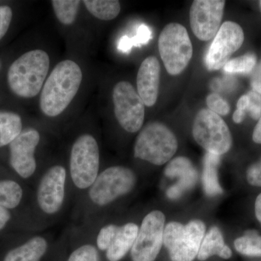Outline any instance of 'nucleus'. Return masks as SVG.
I'll return each mask as SVG.
<instances>
[{"label": "nucleus", "instance_id": "30", "mask_svg": "<svg viewBox=\"0 0 261 261\" xmlns=\"http://www.w3.org/2000/svg\"><path fill=\"white\" fill-rule=\"evenodd\" d=\"M246 95L248 98L247 112L252 119L259 120L261 117V94L251 90Z\"/></svg>", "mask_w": 261, "mask_h": 261}, {"label": "nucleus", "instance_id": "14", "mask_svg": "<svg viewBox=\"0 0 261 261\" xmlns=\"http://www.w3.org/2000/svg\"><path fill=\"white\" fill-rule=\"evenodd\" d=\"M66 171L63 166L49 168L44 175L37 192L39 207L47 214H54L60 211L65 197Z\"/></svg>", "mask_w": 261, "mask_h": 261}, {"label": "nucleus", "instance_id": "35", "mask_svg": "<svg viewBox=\"0 0 261 261\" xmlns=\"http://www.w3.org/2000/svg\"><path fill=\"white\" fill-rule=\"evenodd\" d=\"M252 71L253 72L250 81L252 90L261 94V61Z\"/></svg>", "mask_w": 261, "mask_h": 261}, {"label": "nucleus", "instance_id": "25", "mask_svg": "<svg viewBox=\"0 0 261 261\" xmlns=\"http://www.w3.org/2000/svg\"><path fill=\"white\" fill-rule=\"evenodd\" d=\"M235 250L247 257H261V236L255 233L249 232L236 239L234 241Z\"/></svg>", "mask_w": 261, "mask_h": 261}, {"label": "nucleus", "instance_id": "17", "mask_svg": "<svg viewBox=\"0 0 261 261\" xmlns=\"http://www.w3.org/2000/svg\"><path fill=\"white\" fill-rule=\"evenodd\" d=\"M138 231V226L133 223H128L123 226H118L112 243L106 250L108 260H121L133 247Z\"/></svg>", "mask_w": 261, "mask_h": 261}, {"label": "nucleus", "instance_id": "6", "mask_svg": "<svg viewBox=\"0 0 261 261\" xmlns=\"http://www.w3.org/2000/svg\"><path fill=\"white\" fill-rule=\"evenodd\" d=\"M192 135L199 145L209 153L221 156L232 146V137L224 120L207 108L196 115Z\"/></svg>", "mask_w": 261, "mask_h": 261}, {"label": "nucleus", "instance_id": "20", "mask_svg": "<svg viewBox=\"0 0 261 261\" xmlns=\"http://www.w3.org/2000/svg\"><path fill=\"white\" fill-rule=\"evenodd\" d=\"M220 156L207 152L203 161L202 186L206 195L213 197L223 193L218 176V168L220 165Z\"/></svg>", "mask_w": 261, "mask_h": 261}, {"label": "nucleus", "instance_id": "18", "mask_svg": "<svg viewBox=\"0 0 261 261\" xmlns=\"http://www.w3.org/2000/svg\"><path fill=\"white\" fill-rule=\"evenodd\" d=\"M213 255L228 259L232 255L230 247L225 244L224 237L219 228L213 226L205 233L197 254V259L205 261Z\"/></svg>", "mask_w": 261, "mask_h": 261}, {"label": "nucleus", "instance_id": "9", "mask_svg": "<svg viewBox=\"0 0 261 261\" xmlns=\"http://www.w3.org/2000/svg\"><path fill=\"white\" fill-rule=\"evenodd\" d=\"M113 99L115 116L122 128L130 133L140 130L145 120V104L132 84L128 82L116 84Z\"/></svg>", "mask_w": 261, "mask_h": 261}, {"label": "nucleus", "instance_id": "28", "mask_svg": "<svg viewBox=\"0 0 261 261\" xmlns=\"http://www.w3.org/2000/svg\"><path fill=\"white\" fill-rule=\"evenodd\" d=\"M68 261H99V252L93 245H83L72 252Z\"/></svg>", "mask_w": 261, "mask_h": 261}, {"label": "nucleus", "instance_id": "34", "mask_svg": "<svg viewBox=\"0 0 261 261\" xmlns=\"http://www.w3.org/2000/svg\"><path fill=\"white\" fill-rule=\"evenodd\" d=\"M247 106H248V98L246 94H245L239 99L237 110L233 113V121L234 123H241L244 121L247 112Z\"/></svg>", "mask_w": 261, "mask_h": 261}, {"label": "nucleus", "instance_id": "27", "mask_svg": "<svg viewBox=\"0 0 261 261\" xmlns=\"http://www.w3.org/2000/svg\"><path fill=\"white\" fill-rule=\"evenodd\" d=\"M207 109L219 116H226L230 112V106L227 101L216 93L209 94L206 99Z\"/></svg>", "mask_w": 261, "mask_h": 261}, {"label": "nucleus", "instance_id": "2", "mask_svg": "<svg viewBox=\"0 0 261 261\" xmlns=\"http://www.w3.org/2000/svg\"><path fill=\"white\" fill-rule=\"evenodd\" d=\"M49 57L42 49L24 53L10 65L8 82L12 92L23 98L36 97L42 90L49 69Z\"/></svg>", "mask_w": 261, "mask_h": 261}, {"label": "nucleus", "instance_id": "23", "mask_svg": "<svg viewBox=\"0 0 261 261\" xmlns=\"http://www.w3.org/2000/svg\"><path fill=\"white\" fill-rule=\"evenodd\" d=\"M23 197V190L13 180L0 181V206L13 209L18 206Z\"/></svg>", "mask_w": 261, "mask_h": 261}, {"label": "nucleus", "instance_id": "26", "mask_svg": "<svg viewBox=\"0 0 261 261\" xmlns=\"http://www.w3.org/2000/svg\"><path fill=\"white\" fill-rule=\"evenodd\" d=\"M257 58L252 53H247L238 58L229 60L224 66L225 72L228 73L247 74L251 73L256 65Z\"/></svg>", "mask_w": 261, "mask_h": 261}, {"label": "nucleus", "instance_id": "40", "mask_svg": "<svg viewBox=\"0 0 261 261\" xmlns=\"http://www.w3.org/2000/svg\"><path fill=\"white\" fill-rule=\"evenodd\" d=\"M260 3V9H261V1L259 2Z\"/></svg>", "mask_w": 261, "mask_h": 261}, {"label": "nucleus", "instance_id": "11", "mask_svg": "<svg viewBox=\"0 0 261 261\" xmlns=\"http://www.w3.org/2000/svg\"><path fill=\"white\" fill-rule=\"evenodd\" d=\"M245 34L242 27L233 21L224 22L214 37L205 57L209 70L224 68L235 51L243 45Z\"/></svg>", "mask_w": 261, "mask_h": 261}, {"label": "nucleus", "instance_id": "10", "mask_svg": "<svg viewBox=\"0 0 261 261\" xmlns=\"http://www.w3.org/2000/svg\"><path fill=\"white\" fill-rule=\"evenodd\" d=\"M165 222L161 211H152L145 216L130 249L132 261L155 260L163 243Z\"/></svg>", "mask_w": 261, "mask_h": 261}, {"label": "nucleus", "instance_id": "31", "mask_svg": "<svg viewBox=\"0 0 261 261\" xmlns=\"http://www.w3.org/2000/svg\"><path fill=\"white\" fill-rule=\"evenodd\" d=\"M246 178L249 185L261 187V158L247 168Z\"/></svg>", "mask_w": 261, "mask_h": 261}, {"label": "nucleus", "instance_id": "15", "mask_svg": "<svg viewBox=\"0 0 261 261\" xmlns=\"http://www.w3.org/2000/svg\"><path fill=\"white\" fill-rule=\"evenodd\" d=\"M168 178H177L178 181L168 189L166 195L171 200H176L185 192L195 186L198 173L191 161L185 157H177L170 161L164 171Z\"/></svg>", "mask_w": 261, "mask_h": 261}, {"label": "nucleus", "instance_id": "24", "mask_svg": "<svg viewBox=\"0 0 261 261\" xmlns=\"http://www.w3.org/2000/svg\"><path fill=\"white\" fill-rule=\"evenodd\" d=\"M81 2L79 0H53V9L57 18L64 25H70L75 21Z\"/></svg>", "mask_w": 261, "mask_h": 261}, {"label": "nucleus", "instance_id": "21", "mask_svg": "<svg viewBox=\"0 0 261 261\" xmlns=\"http://www.w3.org/2000/svg\"><path fill=\"white\" fill-rule=\"evenodd\" d=\"M22 132V120L17 113L0 111V147L10 145Z\"/></svg>", "mask_w": 261, "mask_h": 261}, {"label": "nucleus", "instance_id": "19", "mask_svg": "<svg viewBox=\"0 0 261 261\" xmlns=\"http://www.w3.org/2000/svg\"><path fill=\"white\" fill-rule=\"evenodd\" d=\"M47 250V241L41 237H36L8 252L4 261H40Z\"/></svg>", "mask_w": 261, "mask_h": 261}, {"label": "nucleus", "instance_id": "7", "mask_svg": "<svg viewBox=\"0 0 261 261\" xmlns=\"http://www.w3.org/2000/svg\"><path fill=\"white\" fill-rule=\"evenodd\" d=\"M99 152L97 141L92 135L80 136L73 144L70 153L72 180L80 189L93 185L98 176Z\"/></svg>", "mask_w": 261, "mask_h": 261}, {"label": "nucleus", "instance_id": "22", "mask_svg": "<svg viewBox=\"0 0 261 261\" xmlns=\"http://www.w3.org/2000/svg\"><path fill=\"white\" fill-rule=\"evenodd\" d=\"M83 3L89 13L99 20H113L121 12V4L117 0H84Z\"/></svg>", "mask_w": 261, "mask_h": 261}, {"label": "nucleus", "instance_id": "5", "mask_svg": "<svg viewBox=\"0 0 261 261\" xmlns=\"http://www.w3.org/2000/svg\"><path fill=\"white\" fill-rule=\"evenodd\" d=\"M160 56L170 75L181 73L193 55L191 39L181 24L171 23L163 29L159 39Z\"/></svg>", "mask_w": 261, "mask_h": 261}, {"label": "nucleus", "instance_id": "29", "mask_svg": "<svg viewBox=\"0 0 261 261\" xmlns=\"http://www.w3.org/2000/svg\"><path fill=\"white\" fill-rule=\"evenodd\" d=\"M118 226L114 224H109L104 226L99 231L97 239L98 248L101 250H107L112 243Z\"/></svg>", "mask_w": 261, "mask_h": 261}, {"label": "nucleus", "instance_id": "36", "mask_svg": "<svg viewBox=\"0 0 261 261\" xmlns=\"http://www.w3.org/2000/svg\"><path fill=\"white\" fill-rule=\"evenodd\" d=\"M11 219L9 211L0 206V231L3 229Z\"/></svg>", "mask_w": 261, "mask_h": 261}, {"label": "nucleus", "instance_id": "39", "mask_svg": "<svg viewBox=\"0 0 261 261\" xmlns=\"http://www.w3.org/2000/svg\"><path fill=\"white\" fill-rule=\"evenodd\" d=\"M1 67H2V63H1V61H0V69H1Z\"/></svg>", "mask_w": 261, "mask_h": 261}, {"label": "nucleus", "instance_id": "8", "mask_svg": "<svg viewBox=\"0 0 261 261\" xmlns=\"http://www.w3.org/2000/svg\"><path fill=\"white\" fill-rule=\"evenodd\" d=\"M135 173L123 166H113L105 170L96 178L89 190V197L98 205H106L133 190Z\"/></svg>", "mask_w": 261, "mask_h": 261}, {"label": "nucleus", "instance_id": "37", "mask_svg": "<svg viewBox=\"0 0 261 261\" xmlns=\"http://www.w3.org/2000/svg\"><path fill=\"white\" fill-rule=\"evenodd\" d=\"M252 140L256 144H261V117L257 121L252 133Z\"/></svg>", "mask_w": 261, "mask_h": 261}, {"label": "nucleus", "instance_id": "1", "mask_svg": "<svg viewBox=\"0 0 261 261\" xmlns=\"http://www.w3.org/2000/svg\"><path fill=\"white\" fill-rule=\"evenodd\" d=\"M82 77L80 65L74 61L65 60L58 63L43 86L39 105L44 114L61 115L76 95Z\"/></svg>", "mask_w": 261, "mask_h": 261}, {"label": "nucleus", "instance_id": "32", "mask_svg": "<svg viewBox=\"0 0 261 261\" xmlns=\"http://www.w3.org/2000/svg\"><path fill=\"white\" fill-rule=\"evenodd\" d=\"M13 18V11L9 6H0V40L9 29Z\"/></svg>", "mask_w": 261, "mask_h": 261}, {"label": "nucleus", "instance_id": "4", "mask_svg": "<svg viewBox=\"0 0 261 261\" xmlns=\"http://www.w3.org/2000/svg\"><path fill=\"white\" fill-rule=\"evenodd\" d=\"M206 226L200 220L188 224L171 221L164 228L163 244L172 261H193L197 256L205 234Z\"/></svg>", "mask_w": 261, "mask_h": 261}, {"label": "nucleus", "instance_id": "33", "mask_svg": "<svg viewBox=\"0 0 261 261\" xmlns=\"http://www.w3.org/2000/svg\"><path fill=\"white\" fill-rule=\"evenodd\" d=\"M152 37V32L150 29L145 25H142L138 29L137 35L135 37L130 38L129 40L132 47H138L141 44H145L150 40Z\"/></svg>", "mask_w": 261, "mask_h": 261}, {"label": "nucleus", "instance_id": "16", "mask_svg": "<svg viewBox=\"0 0 261 261\" xmlns=\"http://www.w3.org/2000/svg\"><path fill=\"white\" fill-rule=\"evenodd\" d=\"M161 67L154 56L142 62L137 73V92L145 106L152 107L159 97Z\"/></svg>", "mask_w": 261, "mask_h": 261}, {"label": "nucleus", "instance_id": "12", "mask_svg": "<svg viewBox=\"0 0 261 261\" xmlns=\"http://www.w3.org/2000/svg\"><path fill=\"white\" fill-rule=\"evenodd\" d=\"M226 2L224 0H195L190 10L192 32L201 41L214 39L221 27Z\"/></svg>", "mask_w": 261, "mask_h": 261}, {"label": "nucleus", "instance_id": "13", "mask_svg": "<svg viewBox=\"0 0 261 261\" xmlns=\"http://www.w3.org/2000/svg\"><path fill=\"white\" fill-rule=\"evenodd\" d=\"M40 135L34 128L22 130L10 144V163L20 177L32 176L37 168L34 152L39 145Z\"/></svg>", "mask_w": 261, "mask_h": 261}, {"label": "nucleus", "instance_id": "3", "mask_svg": "<svg viewBox=\"0 0 261 261\" xmlns=\"http://www.w3.org/2000/svg\"><path fill=\"white\" fill-rule=\"evenodd\" d=\"M178 146L172 130L160 122H152L146 125L137 137L135 157L162 166L172 159Z\"/></svg>", "mask_w": 261, "mask_h": 261}, {"label": "nucleus", "instance_id": "38", "mask_svg": "<svg viewBox=\"0 0 261 261\" xmlns=\"http://www.w3.org/2000/svg\"><path fill=\"white\" fill-rule=\"evenodd\" d=\"M255 214L256 219L261 224V193L257 196L255 202Z\"/></svg>", "mask_w": 261, "mask_h": 261}]
</instances>
